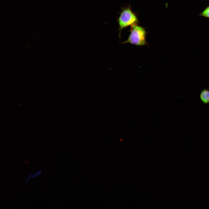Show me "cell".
<instances>
[{"mask_svg":"<svg viewBox=\"0 0 209 209\" xmlns=\"http://www.w3.org/2000/svg\"><path fill=\"white\" fill-rule=\"evenodd\" d=\"M31 176H32V175H31V174H29V175H28V178H27V179H26V182H25V184H26V183L28 182V180H29V179L30 178Z\"/></svg>","mask_w":209,"mask_h":209,"instance_id":"cell-5","label":"cell"},{"mask_svg":"<svg viewBox=\"0 0 209 209\" xmlns=\"http://www.w3.org/2000/svg\"><path fill=\"white\" fill-rule=\"evenodd\" d=\"M121 8V11L118 18L117 19L119 26L118 37L120 39L123 29L133 24L139 23L137 14L132 10L130 6Z\"/></svg>","mask_w":209,"mask_h":209,"instance_id":"cell-1","label":"cell"},{"mask_svg":"<svg viewBox=\"0 0 209 209\" xmlns=\"http://www.w3.org/2000/svg\"><path fill=\"white\" fill-rule=\"evenodd\" d=\"M42 172L40 170H38L35 173V174L37 175V176L40 175L41 174Z\"/></svg>","mask_w":209,"mask_h":209,"instance_id":"cell-6","label":"cell"},{"mask_svg":"<svg viewBox=\"0 0 209 209\" xmlns=\"http://www.w3.org/2000/svg\"><path fill=\"white\" fill-rule=\"evenodd\" d=\"M130 33L127 40L122 44L130 43L138 46L147 45L146 37L147 32L145 29L138 24L131 26Z\"/></svg>","mask_w":209,"mask_h":209,"instance_id":"cell-2","label":"cell"},{"mask_svg":"<svg viewBox=\"0 0 209 209\" xmlns=\"http://www.w3.org/2000/svg\"><path fill=\"white\" fill-rule=\"evenodd\" d=\"M200 98L201 100L204 104H209V89H203L200 92Z\"/></svg>","mask_w":209,"mask_h":209,"instance_id":"cell-3","label":"cell"},{"mask_svg":"<svg viewBox=\"0 0 209 209\" xmlns=\"http://www.w3.org/2000/svg\"><path fill=\"white\" fill-rule=\"evenodd\" d=\"M37 176V175L35 174L32 175V176L33 178H35Z\"/></svg>","mask_w":209,"mask_h":209,"instance_id":"cell-7","label":"cell"},{"mask_svg":"<svg viewBox=\"0 0 209 209\" xmlns=\"http://www.w3.org/2000/svg\"><path fill=\"white\" fill-rule=\"evenodd\" d=\"M198 15L200 17L209 18V5L205 8Z\"/></svg>","mask_w":209,"mask_h":209,"instance_id":"cell-4","label":"cell"}]
</instances>
